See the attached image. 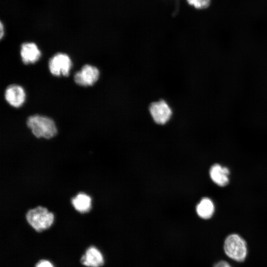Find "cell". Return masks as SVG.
Segmentation results:
<instances>
[{"instance_id": "15", "label": "cell", "mask_w": 267, "mask_h": 267, "mask_svg": "<svg viewBox=\"0 0 267 267\" xmlns=\"http://www.w3.org/2000/svg\"><path fill=\"white\" fill-rule=\"evenodd\" d=\"M213 267H232L226 261L224 260H219L214 264Z\"/></svg>"}, {"instance_id": "16", "label": "cell", "mask_w": 267, "mask_h": 267, "mask_svg": "<svg viewBox=\"0 0 267 267\" xmlns=\"http://www.w3.org/2000/svg\"><path fill=\"white\" fill-rule=\"evenodd\" d=\"M0 39H2L3 35H4V27H3V25L1 22H0Z\"/></svg>"}, {"instance_id": "12", "label": "cell", "mask_w": 267, "mask_h": 267, "mask_svg": "<svg viewBox=\"0 0 267 267\" xmlns=\"http://www.w3.org/2000/svg\"><path fill=\"white\" fill-rule=\"evenodd\" d=\"M73 206L81 213H87L91 209V198L84 193H79L71 200Z\"/></svg>"}, {"instance_id": "6", "label": "cell", "mask_w": 267, "mask_h": 267, "mask_svg": "<svg viewBox=\"0 0 267 267\" xmlns=\"http://www.w3.org/2000/svg\"><path fill=\"white\" fill-rule=\"evenodd\" d=\"M99 71L97 68L92 65L86 64L81 70L74 75L75 83L82 86L87 87L93 85L98 79Z\"/></svg>"}, {"instance_id": "7", "label": "cell", "mask_w": 267, "mask_h": 267, "mask_svg": "<svg viewBox=\"0 0 267 267\" xmlns=\"http://www.w3.org/2000/svg\"><path fill=\"white\" fill-rule=\"evenodd\" d=\"M81 263L88 267H102L105 263L102 253L96 247H89L80 259Z\"/></svg>"}, {"instance_id": "13", "label": "cell", "mask_w": 267, "mask_h": 267, "mask_svg": "<svg viewBox=\"0 0 267 267\" xmlns=\"http://www.w3.org/2000/svg\"><path fill=\"white\" fill-rule=\"evenodd\" d=\"M188 3L198 9L205 8L210 4V0H187Z\"/></svg>"}, {"instance_id": "1", "label": "cell", "mask_w": 267, "mask_h": 267, "mask_svg": "<svg viewBox=\"0 0 267 267\" xmlns=\"http://www.w3.org/2000/svg\"><path fill=\"white\" fill-rule=\"evenodd\" d=\"M223 251L228 258L236 262H243L248 256L247 242L239 234L230 233L224 239Z\"/></svg>"}, {"instance_id": "2", "label": "cell", "mask_w": 267, "mask_h": 267, "mask_svg": "<svg viewBox=\"0 0 267 267\" xmlns=\"http://www.w3.org/2000/svg\"><path fill=\"white\" fill-rule=\"evenodd\" d=\"M26 123L33 134L38 138L49 139L57 133L54 121L46 116L40 115L31 116L28 118Z\"/></svg>"}, {"instance_id": "8", "label": "cell", "mask_w": 267, "mask_h": 267, "mask_svg": "<svg viewBox=\"0 0 267 267\" xmlns=\"http://www.w3.org/2000/svg\"><path fill=\"white\" fill-rule=\"evenodd\" d=\"M4 97L6 101L12 106L18 108L25 100V92L23 88L18 85L12 84L7 87Z\"/></svg>"}, {"instance_id": "3", "label": "cell", "mask_w": 267, "mask_h": 267, "mask_svg": "<svg viewBox=\"0 0 267 267\" xmlns=\"http://www.w3.org/2000/svg\"><path fill=\"white\" fill-rule=\"evenodd\" d=\"M25 218L29 224L38 232L48 229L54 221L53 214L42 206L30 209L26 213Z\"/></svg>"}, {"instance_id": "14", "label": "cell", "mask_w": 267, "mask_h": 267, "mask_svg": "<svg viewBox=\"0 0 267 267\" xmlns=\"http://www.w3.org/2000/svg\"><path fill=\"white\" fill-rule=\"evenodd\" d=\"M35 267H54L50 262L46 260H41L36 265Z\"/></svg>"}, {"instance_id": "4", "label": "cell", "mask_w": 267, "mask_h": 267, "mask_svg": "<svg viewBox=\"0 0 267 267\" xmlns=\"http://www.w3.org/2000/svg\"><path fill=\"white\" fill-rule=\"evenodd\" d=\"M72 67L71 60L68 55L57 53L49 60L48 68L50 73L56 76H68Z\"/></svg>"}, {"instance_id": "10", "label": "cell", "mask_w": 267, "mask_h": 267, "mask_svg": "<svg viewBox=\"0 0 267 267\" xmlns=\"http://www.w3.org/2000/svg\"><path fill=\"white\" fill-rule=\"evenodd\" d=\"M209 174L212 180L219 186H225L229 182V171L225 167L219 164H214L210 169Z\"/></svg>"}, {"instance_id": "5", "label": "cell", "mask_w": 267, "mask_h": 267, "mask_svg": "<svg viewBox=\"0 0 267 267\" xmlns=\"http://www.w3.org/2000/svg\"><path fill=\"white\" fill-rule=\"evenodd\" d=\"M149 110L155 122L160 125L168 122L173 113L169 104L163 99L152 102L149 106Z\"/></svg>"}, {"instance_id": "11", "label": "cell", "mask_w": 267, "mask_h": 267, "mask_svg": "<svg viewBox=\"0 0 267 267\" xmlns=\"http://www.w3.org/2000/svg\"><path fill=\"white\" fill-rule=\"evenodd\" d=\"M196 212L202 219H210L215 212V206L213 201L207 197L202 198L196 206Z\"/></svg>"}, {"instance_id": "9", "label": "cell", "mask_w": 267, "mask_h": 267, "mask_svg": "<svg viewBox=\"0 0 267 267\" xmlns=\"http://www.w3.org/2000/svg\"><path fill=\"white\" fill-rule=\"evenodd\" d=\"M20 55L25 64L34 63L40 58L41 53L37 45L34 43H25L21 46Z\"/></svg>"}]
</instances>
